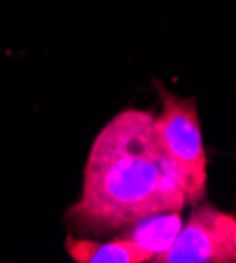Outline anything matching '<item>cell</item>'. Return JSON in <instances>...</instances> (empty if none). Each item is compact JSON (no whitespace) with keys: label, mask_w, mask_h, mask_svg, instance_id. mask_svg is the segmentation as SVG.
<instances>
[{"label":"cell","mask_w":236,"mask_h":263,"mask_svg":"<svg viewBox=\"0 0 236 263\" xmlns=\"http://www.w3.org/2000/svg\"><path fill=\"white\" fill-rule=\"evenodd\" d=\"M234 247H236V226H234Z\"/></svg>","instance_id":"cell-6"},{"label":"cell","mask_w":236,"mask_h":263,"mask_svg":"<svg viewBox=\"0 0 236 263\" xmlns=\"http://www.w3.org/2000/svg\"><path fill=\"white\" fill-rule=\"evenodd\" d=\"M156 86L160 93V114L154 116L158 143L181 173L188 204L201 202L207 194V152L196 101Z\"/></svg>","instance_id":"cell-2"},{"label":"cell","mask_w":236,"mask_h":263,"mask_svg":"<svg viewBox=\"0 0 236 263\" xmlns=\"http://www.w3.org/2000/svg\"><path fill=\"white\" fill-rule=\"evenodd\" d=\"M188 204L186 181L160 147L154 114L129 107L95 137L84 164V183L68 221L91 234L114 232L156 213Z\"/></svg>","instance_id":"cell-1"},{"label":"cell","mask_w":236,"mask_h":263,"mask_svg":"<svg viewBox=\"0 0 236 263\" xmlns=\"http://www.w3.org/2000/svg\"><path fill=\"white\" fill-rule=\"evenodd\" d=\"M236 217L205 202L190 213L175 242L156 263H236Z\"/></svg>","instance_id":"cell-3"},{"label":"cell","mask_w":236,"mask_h":263,"mask_svg":"<svg viewBox=\"0 0 236 263\" xmlns=\"http://www.w3.org/2000/svg\"><path fill=\"white\" fill-rule=\"evenodd\" d=\"M181 226H184V221L177 211L156 213V215H148V217L139 219L133 226H129L131 230L126 232L124 238L141 251L146 261H156L175 242Z\"/></svg>","instance_id":"cell-4"},{"label":"cell","mask_w":236,"mask_h":263,"mask_svg":"<svg viewBox=\"0 0 236 263\" xmlns=\"http://www.w3.org/2000/svg\"><path fill=\"white\" fill-rule=\"evenodd\" d=\"M68 253L78 263H143L146 257L141 251L129 242V240L116 238L110 242H95L87 238H68Z\"/></svg>","instance_id":"cell-5"}]
</instances>
